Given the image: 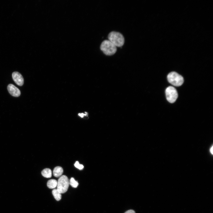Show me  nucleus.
I'll return each instance as SVG.
<instances>
[{
    "mask_svg": "<svg viewBox=\"0 0 213 213\" xmlns=\"http://www.w3.org/2000/svg\"><path fill=\"white\" fill-rule=\"evenodd\" d=\"M7 89L9 93L13 96L17 97L20 95V91L19 89L12 84L8 85Z\"/></svg>",
    "mask_w": 213,
    "mask_h": 213,
    "instance_id": "obj_7",
    "label": "nucleus"
},
{
    "mask_svg": "<svg viewBox=\"0 0 213 213\" xmlns=\"http://www.w3.org/2000/svg\"><path fill=\"white\" fill-rule=\"evenodd\" d=\"M75 166L79 170L82 169L84 167L82 164H80L78 161H76L74 164Z\"/></svg>",
    "mask_w": 213,
    "mask_h": 213,
    "instance_id": "obj_13",
    "label": "nucleus"
},
{
    "mask_svg": "<svg viewBox=\"0 0 213 213\" xmlns=\"http://www.w3.org/2000/svg\"><path fill=\"white\" fill-rule=\"evenodd\" d=\"M70 184L73 188H77L78 185L77 181H76L73 178H71L69 180Z\"/></svg>",
    "mask_w": 213,
    "mask_h": 213,
    "instance_id": "obj_12",
    "label": "nucleus"
},
{
    "mask_svg": "<svg viewBox=\"0 0 213 213\" xmlns=\"http://www.w3.org/2000/svg\"><path fill=\"white\" fill-rule=\"evenodd\" d=\"M69 185L67 177L65 175H62L57 181V189L61 193H64L67 191Z\"/></svg>",
    "mask_w": 213,
    "mask_h": 213,
    "instance_id": "obj_4",
    "label": "nucleus"
},
{
    "mask_svg": "<svg viewBox=\"0 0 213 213\" xmlns=\"http://www.w3.org/2000/svg\"><path fill=\"white\" fill-rule=\"evenodd\" d=\"M87 113L86 112V113L85 114L83 113H79L78 114V115L81 117H83L84 116H87Z\"/></svg>",
    "mask_w": 213,
    "mask_h": 213,
    "instance_id": "obj_16",
    "label": "nucleus"
},
{
    "mask_svg": "<svg viewBox=\"0 0 213 213\" xmlns=\"http://www.w3.org/2000/svg\"><path fill=\"white\" fill-rule=\"evenodd\" d=\"M47 187L49 188H54L57 186V181L55 179H50L47 182Z\"/></svg>",
    "mask_w": 213,
    "mask_h": 213,
    "instance_id": "obj_9",
    "label": "nucleus"
},
{
    "mask_svg": "<svg viewBox=\"0 0 213 213\" xmlns=\"http://www.w3.org/2000/svg\"><path fill=\"white\" fill-rule=\"evenodd\" d=\"M100 48L103 53L106 55L111 56L117 51V47L109 40H105L101 44Z\"/></svg>",
    "mask_w": 213,
    "mask_h": 213,
    "instance_id": "obj_2",
    "label": "nucleus"
},
{
    "mask_svg": "<svg viewBox=\"0 0 213 213\" xmlns=\"http://www.w3.org/2000/svg\"><path fill=\"white\" fill-rule=\"evenodd\" d=\"M213 145H212L211 146V147H210V148L209 149V151L210 152V153L212 155H213Z\"/></svg>",
    "mask_w": 213,
    "mask_h": 213,
    "instance_id": "obj_15",
    "label": "nucleus"
},
{
    "mask_svg": "<svg viewBox=\"0 0 213 213\" xmlns=\"http://www.w3.org/2000/svg\"><path fill=\"white\" fill-rule=\"evenodd\" d=\"M52 193L54 198L57 201H59L61 199V193L59 192L57 189H53L52 191Z\"/></svg>",
    "mask_w": 213,
    "mask_h": 213,
    "instance_id": "obj_11",
    "label": "nucleus"
},
{
    "mask_svg": "<svg viewBox=\"0 0 213 213\" xmlns=\"http://www.w3.org/2000/svg\"><path fill=\"white\" fill-rule=\"evenodd\" d=\"M41 174L44 177L49 178L51 176L52 172L50 169L46 168L42 171Z\"/></svg>",
    "mask_w": 213,
    "mask_h": 213,
    "instance_id": "obj_10",
    "label": "nucleus"
},
{
    "mask_svg": "<svg viewBox=\"0 0 213 213\" xmlns=\"http://www.w3.org/2000/svg\"><path fill=\"white\" fill-rule=\"evenodd\" d=\"M167 79L170 83L176 86H181L184 82L183 77L175 72L170 73L167 76Z\"/></svg>",
    "mask_w": 213,
    "mask_h": 213,
    "instance_id": "obj_3",
    "label": "nucleus"
},
{
    "mask_svg": "<svg viewBox=\"0 0 213 213\" xmlns=\"http://www.w3.org/2000/svg\"><path fill=\"white\" fill-rule=\"evenodd\" d=\"M12 78L18 85L21 86L24 83V79L22 75L17 72H14L12 74Z\"/></svg>",
    "mask_w": 213,
    "mask_h": 213,
    "instance_id": "obj_6",
    "label": "nucleus"
},
{
    "mask_svg": "<svg viewBox=\"0 0 213 213\" xmlns=\"http://www.w3.org/2000/svg\"><path fill=\"white\" fill-rule=\"evenodd\" d=\"M124 213H135V211L132 209H130L125 212Z\"/></svg>",
    "mask_w": 213,
    "mask_h": 213,
    "instance_id": "obj_14",
    "label": "nucleus"
},
{
    "mask_svg": "<svg viewBox=\"0 0 213 213\" xmlns=\"http://www.w3.org/2000/svg\"><path fill=\"white\" fill-rule=\"evenodd\" d=\"M165 94L167 100L171 103L175 102L178 97L177 91L172 86H169L166 88Z\"/></svg>",
    "mask_w": 213,
    "mask_h": 213,
    "instance_id": "obj_5",
    "label": "nucleus"
},
{
    "mask_svg": "<svg viewBox=\"0 0 213 213\" xmlns=\"http://www.w3.org/2000/svg\"><path fill=\"white\" fill-rule=\"evenodd\" d=\"M63 172V169L61 167L57 166L55 167L53 170V175L56 177H59L61 176Z\"/></svg>",
    "mask_w": 213,
    "mask_h": 213,
    "instance_id": "obj_8",
    "label": "nucleus"
},
{
    "mask_svg": "<svg viewBox=\"0 0 213 213\" xmlns=\"http://www.w3.org/2000/svg\"><path fill=\"white\" fill-rule=\"evenodd\" d=\"M108 39L116 46L121 47L124 43L125 39L123 36L118 32H110L108 36Z\"/></svg>",
    "mask_w": 213,
    "mask_h": 213,
    "instance_id": "obj_1",
    "label": "nucleus"
}]
</instances>
